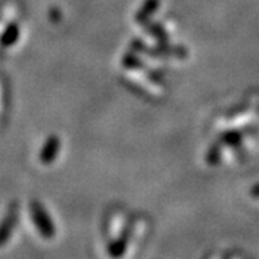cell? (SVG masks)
I'll return each instance as SVG.
<instances>
[{
	"instance_id": "obj_1",
	"label": "cell",
	"mask_w": 259,
	"mask_h": 259,
	"mask_svg": "<svg viewBox=\"0 0 259 259\" xmlns=\"http://www.w3.org/2000/svg\"><path fill=\"white\" fill-rule=\"evenodd\" d=\"M32 218H33V222L36 225L37 231L44 238L49 239L55 235V226H54L52 221L49 219V214L44 209L42 204H32Z\"/></svg>"
},
{
	"instance_id": "obj_2",
	"label": "cell",
	"mask_w": 259,
	"mask_h": 259,
	"mask_svg": "<svg viewBox=\"0 0 259 259\" xmlns=\"http://www.w3.org/2000/svg\"><path fill=\"white\" fill-rule=\"evenodd\" d=\"M16 222H18V209L16 206H10L8 214L0 222V246H5L9 242Z\"/></svg>"
},
{
	"instance_id": "obj_3",
	"label": "cell",
	"mask_w": 259,
	"mask_h": 259,
	"mask_svg": "<svg viewBox=\"0 0 259 259\" xmlns=\"http://www.w3.org/2000/svg\"><path fill=\"white\" fill-rule=\"evenodd\" d=\"M58 150H59V141L56 137H49L47 141V144L44 146V150L40 153V160L44 163H51L58 154Z\"/></svg>"
},
{
	"instance_id": "obj_4",
	"label": "cell",
	"mask_w": 259,
	"mask_h": 259,
	"mask_svg": "<svg viewBox=\"0 0 259 259\" xmlns=\"http://www.w3.org/2000/svg\"><path fill=\"white\" fill-rule=\"evenodd\" d=\"M19 37V28L16 26H9L8 30L3 33V36L0 39V44L3 45V47H10V45H13L16 40H18Z\"/></svg>"
}]
</instances>
